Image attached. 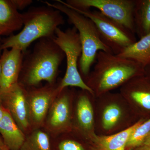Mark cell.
<instances>
[{
    "label": "cell",
    "instance_id": "6da1fadb",
    "mask_svg": "<svg viewBox=\"0 0 150 150\" xmlns=\"http://www.w3.org/2000/svg\"><path fill=\"white\" fill-rule=\"evenodd\" d=\"M96 63L85 79L96 97L121 88L133 78L145 75L139 63L112 53L100 51Z\"/></svg>",
    "mask_w": 150,
    "mask_h": 150
},
{
    "label": "cell",
    "instance_id": "7a4b0ae2",
    "mask_svg": "<svg viewBox=\"0 0 150 150\" xmlns=\"http://www.w3.org/2000/svg\"><path fill=\"white\" fill-rule=\"evenodd\" d=\"M65 55L53 38H40L32 51L24 55L18 83L25 88L39 86L41 82H56L60 65Z\"/></svg>",
    "mask_w": 150,
    "mask_h": 150
},
{
    "label": "cell",
    "instance_id": "3957f363",
    "mask_svg": "<svg viewBox=\"0 0 150 150\" xmlns=\"http://www.w3.org/2000/svg\"><path fill=\"white\" fill-rule=\"evenodd\" d=\"M23 28L19 33L1 40L0 52L15 48L24 53L34 41L40 38H53L60 25L64 24L62 13L48 6L33 7L22 14Z\"/></svg>",
    "mask_w": 150,
    "mask_h": 150
},
{
    "label": "cell",
    "instance_id": "277c9868",
    "mask_svg": "<svg viewBox=\"0 0 150 150\" xmlns=\"http://www.w3.org/2000/svg\"><path fill=\"white\" fill-rule=\"evenodd\" d=\"M120 93H106L96 97L95 124L97 135L108 136L124 131L139 120Z\"/></svg>",
    "mask_w": 150,
    "mask_h": 150
},
{
    "label": "cell",
    "instance_id": "5b68a950",
    "mask_svg": "<svg viewBox=\"0 0 150 150\" xmlns=\"http://www.w3.org/2000/svg\"><path fill=\"white\" fill-rule=\"evenodd\" d=\"M56 1L53 4L48 1L44 3L46 6L66 15L70 22L77 30L82 47L81 55L79 62V71L84 81L90 72L98 52L112 53L101 40L95 25L90 19L70 8L60 0Z\"/></svg>",
    "mask_w": 150,
    "mask_h": 150
},
{
    "label": "cell",
    "instance_id": "8992f818",
    "mask_svg": "<svg viewBox=\"0 0 150 150\" xmlns=\"http://www.w3.org/2000/svg\"><path fill=\"white\" fill-rule=\"evenodd\" d=\"M53 39L64 51L67 58L66 73L63 79L59 82L60 92L65 88L71 87L86 90L93 93L86 84L78 68L82 47L76 29L74 27L63 30L59 28Z\"/></svg>",
    "mask_w": 150,
    "mask_h": 150
},
{
    "label": "cell",
    "instance_id": "52a82bcc",
    "mask_svg": "<svg viewBox=\"0 0 150 150\" xmlns=\"http://www.w3.org/2000/svg\"><path fill=\"white\" fill-rule=\"evenodd\" d=\"M71 8L81 10L97 9L105 16L121 25L132 33H136L134 11L136 0H60Z\"/></svg>",
    "mask_w": 150,
    "mask_h": 150
},
{
    "label": "cell",
    "instance_id": "ba28073f",
    "mask_svg": "<svg viewBox=\"0 0 150 150\" xmlns=\"http://www.w3.org/2000/svg\"><path fill=\"white\" fill-rule=\"evenodd\" d=\"M71 8L93 22L101 40L113 54L118 55L137 41L134 33L98 11Z\"/></svg>",
    "mask_w": 150,
    "mask_h": 150
},
{
    "label": "cell",
    "instance_id": "9c48e42d",
    "mask_svg": "<svg viewBox=\"0 0 150 150\" xmlns=\"http://www.w3.org/2000/svg\"><path fill=\"white\" fill-rule=\"evenodd\" d=\"M76 91L70 87L64 89L52 103L43 127L51 138L72 130L73 103Z\"/></svg>",
    "mask_w": 150,
    "mask_h": 150
},
{
    "label": "cell",
    "instance_id": "30bf717a",
    "mask_svg": "<svg viewBox=\"0 0 150 150\" xmlns=\"http://www.w3.org/2000/svg\"><path fill=\"white\" fill-rule=\"evenodd\" d=\"M26 89L28 118L31 130L43 128L51 104L60 93L59 82Z\"/></svg>",
    "mask_w": 150,
    "mask_h": 150
},
{
    "label": "cell",
    "instance_id": "8fae6325",
    "mask_svg": "<svg viewBox=\"0 0 150 150\" xmlns=\"http://www.w3.org/2000/svg\"><path fill=\"white\" fill-rule=\"evenodd\" d=\"M96 96L86 90L76 91L73 108V130L89 142L96 134L95 124Z\"/></svg>",
    "mask_w": 150,
    "mask_h": 150
},
{
    "label": "cell",
    "instance_id": "7c38bea8",
    "mask_svg": "<svg viewBox=\"0 0 150 150\" xmlns=\"http://www.w3.org/2000/svg\"><path fill=\"white\" fill-rule=\"evenodd\" d=\"M0 102L25 135L31 131L25 88L18 83L0 92Z\"/></svg>",
    "mask_w": 150,
    "mask_h": 150
},
{
    "label": "cell",
    "instance_id": "4fadbf2b",
    "mask_svg": "<svg viewBox=\"0 0 150 150\" xmlns=\"http://www.w3.org/2000/svg\"><path fill=\"white\" fill-rule=\"evenodd\" d=\"M119 93L137 117L150 114V79L146 75L131 79L120 88Z\"/></svg>",
    "mask_w": 150,
    "mask_h": 150
},
{
    "label": "cell",
    "instance_id": "5bb4252c",
    "mask_svg": "<svg viewBox=\"0 0 150 150\" xmlns=\"http://www.w3.org/2000/svg\"><path fill=\"white\" fill-rule=\"evenodd\" d=\"M25 53L16 48L4 49L0 56L1 85L0 92L18 83Z\"/></svg>",
    "mask_w": 150,
    "mask_h": 150
},
{
    "label": "cell",
    "instance_id": "9a60e30c",
    "mask_svg": "<svg viewBox=\"0 0 150 150\" xmlns=\"http://www.w3.org/2000/svg\"><path fill=\"white\" fill-rule=\"evenodd\" d=\"M145 121L140 119L133 126L116 134L101 136L96 134L91 140L93 150H126V145L133 131Z\"/></svg>",
    "mask_w": 150,
    "mask_h": 150
},
{
    "label": "cell",
    "instance_id": "2e32d148",
    "mask_svg": "<svg viewBox=\"0 0 150 150\" xmlns=\"http://www.w3.org/2000/svg\"><path fill=\"white\" fill-rule=\"evenodd\" d=\"M23 26L22 14L12 0H0V38L21 29Z\"/></svg>",
    "mask_w": 150,
    "mask_h": 150
},
{
    "label": "cell",
    "instance_id": "e0dca14e",
    "mask_svg": "<svg viewBox=\"0 0 150 150\" xmlns=\"http://www.w3.org/2000/svg\"><path fill=\"white\" fill-rule=\"evenodd\" d=\"M0 134L8 150H20L26 137L6 110L0 121Z\"/></svg>",
    "mask_w": 150,
    "mask_h": 150
},
{
    "label": "cell",
    "instance_id": "ac0fdd59",
    "mask_svg": "<svg viewBox=\"0 0 150 150\" xmlns=\"http://www.w3.org/2000/svg\"><path fill=\"white\" fill-rule=\"evenodd\" d=\"M52 150H93L89 141L72 130L51 138Z\"/></svg>",
    "mask_w": 150,
    "mask_h": 150
},
{
    "label": "cell",
    "instance_id": "d6986e66",
    "mask_svg": "<svg viewBox=\"0 0 150 150\" xmlns=\"http://www.w3.org/2000/svg\"><path fill=\"white\" fill-rule=\"evenodd\" d=\"M117 55L135 61L144 68L150 64V31Z\"/></svg>",
    "mask_w": 150,
    "mask_h": 150
},
{
    "label": "cell",
    "instance_id": "ffe728a7",
    "mask_svg": "<svg viewBox=\"0 0 150 150\" xmlns=\"http://www.w3.org/2000/svg\"><path fill=\"white\" fill-rule=\"evenodd\" d=\"M135 30L140 38L150 31V0H136L134 11Z\"/></svg>",
    "mask_w": 150,
    "mask_h": 150
},
{
    "label": "cell",
    "instance_id": "44dd1931",
    "mask_svg": "<svg viewBox=\"0 0 150 150\" xmlns=\"http://www.w3.org/2000/svg\"><path fill=\"white\" fill-rule=\"evenodd\" d=\"M20 150H52L51 137L43 128L32 130L26 134Z\"/></svg>",
    "mask_w": 150,
    "mask_h": 150
},
{
    "label": "cell",
    "instance_id": "7402d4cb",
    "mask_svg": "<svg viewBox=\"0 0 150 150\" xmlns=\"http://www.w3.org/2000/svg\"><path fill=\"white\" fill-rule=\"evenodd\" d=\"M150 134V118L142 122L129 137L126 145V150H134L143 144Z\"/></svg>",
    "mask_w": 150,
    "mask_h": 150
},
{
    "label": "cell",
    "instance_id": "603a6c76",
    "mask_svg": "<svg viewBox=\"0 0 150 150\" xmlns=\"http://www.w3.org/2000/svg\"><path fill=\"white\" fill-rule=\"evenodd\" d=\"M18 10H22L33 3L31 0H12Z\"/></svg>",
    "mask_w": 150,
    "mask_h": 150
},
{
    "label": "cell",
    "instance_id": "cb8c5ba5",
    "mask_svg": "<svg viewBox=\"0 0 150 150\" xmlns=\"http://www.w3.org/2000/svg\"><path fill=\"white\" fill-rule=\"evenodd\" d=\"M6 111V109L4 108V106L0 102V121L2 119Z\"/></svg>",
    "mask_w": 150,
    "mask_h": 150
},
{
    "label": "cell",
    "instance_id": "d4e9b609",
    "mask_svg": "<svg viewBox=\"0 0 150 150\" xmlns=\"http://www.w3.org/2000/svg\"><path fill=\"white\" fill-rule=\"evenodd\" d=\"M142 146H150V134L146 138L145 141H144V143H143Z\"/></svg>",
    "mask_w": 150,
    "mask_h": 150
},
{
    "label": "cell",
    "instance_id": "484cf974",
    "mask_svg": "<svg viewBox=\"0 0 150 150\" xmlns=\"http://www.w3.org/2000/svg\"><path fill=\"white\" fill-rule=\"evenodd\" d=\"M145 75L150 79V64L145 68Z\"/></svg>",
    "mask_w": 150,
    "mask_h": 150
},
{
    "label": "cell",
    "instance_id": "4316f807",
    "mask_svg": "<svg viewBox=\"0 0 150 150\" xmlns=\"http://www.w3.org/2000/svg\"><path fill=\"white\" fill-rule=\"evenodd\" d=\"M0 148L2 150H8L7 148L6 147L5 145L3 142L2 139L1 137L0 136Z\"/></svg>",
    "mask_w": 150,
    "mask_h": 150
},
{
    "label": "cell",
    "instance_id": "83f0119b",
    "mask_svg": "<svg viewBox=\"0 0 150 150\" xmlns=\"http://www.w3.org/2000/svg\"><path fill=\"white\" fill-rule=\"evenodd\" d=\"M134 150H150V146H142Z\"/></svg>",
    "mask_w": 150,
    "mask_h": 150
},
{
    "label": "cell",
    "instance_id": "f1b7e54d",
    "mask_svg": "<svg viewBox=\"0 0 150 150\" xmlns=\"http://www.w3.org/2000/svg\"><path fill=\"white\" fill-rule=\"evenodd\" d=\"M1 62H0V87H1Z\"/></svg>",
    "mask_w": 150,
    "mask_h": 150
},
{
    "label": "cell",
    "instance_id": "f546056e",
    "mask_svg": "<svg viewBox=\"0 0 150 150\" xmlns=\"http://www.w3.org/2000/svg\"><path fill=\"white\" fill-rule=\"evenodd\" d=\"M1 38H0V44H1Z\"/></svg>",
    "mask_w": 150,
    "mask_h": 150
},
{
    "label": "cell",
    "instance_id": "4dcf8cb0",
    "mask_svg": "<svg viewBox=\"0 0 150 150\" xmlns=\"http://www.w3.org/2000/svg\"><path fill=\"white\" fill-rule=\"evenodd\" d=\"M0 150H2L1 149V148H0Z\"/></svg>",
    "mask_w": 150,
    "mask_h": 150
}]
</instances>
